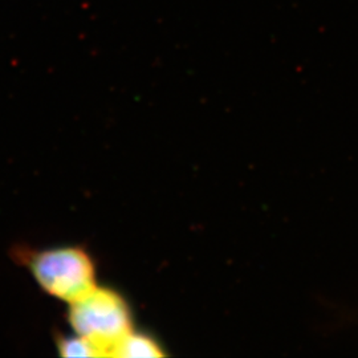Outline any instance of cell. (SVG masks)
I'll list each match as a JSON object with an SVG mask.
<instances>
[{
    "label": "cell",
    "mask_w": 358,
    "mask_h": 358,
    "mask_svg": "<svg viewBox=\"0 0 358 358\" xmlns=\"http://www.w3.org/2000/svg\"><path fill=\"white\" fill-rule=\"evenodd\" d=\"M68 306L66 317L73 332L99 346L103 357H110L117 343L134 329L128 300L113 288L97 285Z\"/></svg>",
    "instance_id": "obj_2"
},
{
    "label": "cell",
    "mask_w": 358,
    "mask_h": 358,
    "mask_svg": "<svg viewBox=\"0 0 358 358\" xmlns=\"http://www.w3.org/2000/svg\"><path fill=\"white\" fill-rule=\"evenodd\" d=\"M166 356L164 346L148 333L133 329L113 348L110 357L115 358H161Z\"/></svg>",
    "instance_id": "obj_3"
},
{
    "label": "cell",
    "mask_w": 358,
    "mask_h": 358,
    "mask_svg": "<svg viewBox=\"0 0 358 358\" xmlns=\"http://www.w3.org/2000/svg\"><path fill=\"white\" fill-rule=\"evenodd\" d=\"M15 255L43 292L66 304L75 303L99 285L94 260L84 247L17 250Z\"/></svg>",
    "instance_id": "obj_1"
},
{
    "label": "cell",
    "mask_w": 358,
    "mask_h": 358,
    "mask_svg": "<svg viewBox=\"0 0 358 358\" xmlns=\"http://www.w3.org/2000/svg\"><path fill=\"white\" fill-rule=\"evenodd\" d=\"M56 349L62 357H103L99 346L77 333L57 337Z\"/></svg>",
    "instance_id": "obj_4"
}]
</instances>
